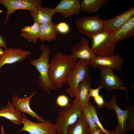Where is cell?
<instances>
[{"mask_svg":"<svg viewBox=\"0 0 134 134\" xmlns=\"http://www.w3.org/2000/svg\"><path fill=\"white\" fill-rule=\"evenodd\" d=\"M77 60L70 55L59 52L50 60L49 65L48 76L56 89H60L67 84L66 78Z\"/></svg>","mask_w":134,"mask_h":134,"instance_id":"6da1fadb","label":"cell"},{"mask_svg":"<svg viewBox=\"0 0 134 134\" xmlns=\"http://www.w3.org/2000/svg\"><path fill=\"white\" fill-rule=\"evenodd\" d=\"M42 53L37 59L31 60L30 65L34 66L39 73L38 82L40 87L47 94H50L51 91L56 89L49 79L48 76L49 59L51 50L43 44L40 46Z\"/></svg>","mask_w":134,"mask_h":134,"instance_id":"7a4b0ae2","label":"cell"},{"mask_svg":"<svg viewBox=\"0 0 134 134\" xmlns=\"http://www.w3.org/2000/svg\"><path fill=\"white\" fill-rule=\"evenodd\" d=\"M82 107L72 102L59 111L54 124L56 134H67L69 127L83 115Z\"/></svg>","mask_w":134,"mask_h":134,"instance_id":"3957f363","label":"cell"},{"mask_svg":"<svg viewBox=\"0 0 134 134\" xmlns=\"http://www.w3.org/2000/svg\"><path fill=\"white\" fill-rule=\"evenodd\" d=\"M89 61L79 59L67 76L66 81L69 87L66 92L70 97H75L80 84L89 76Z\"/></svg>","mask_w":134,"mask_h":134,"instance_id":"277c9868","label":"cell"},{"mask_svg":"<svg viewBox=\"0 0 134 134\" xmlns=\"http://www.w3.org/2000/svg\"><path fill=\"white\" fill-rule=\"evenodd\" d=\"M91 39V48L96 55L108 57L114 55L116 42L113 40L111 34L103 31Z\"/></svg>","mask_w":134,"mask_h":134,"instance_id":"5b68a950","label":"cell"},{"mask_svg":"<svg viewBox=\"0 0 134 134\" xmlns=\"http://www.w3.org/2000/svg\"><path fill=\"white\" fill-rule=\"evenodd\" d=\"M99 68L100 75V79L96 82L97 87L105 88L108 92L115 90H129L123 82L121 77L115 74L113 69L103 67Z\"/></svg>","mask_w":134,"mask_h":134,"instance_id":"8992f818","label":"cell"},{"mask_svg":"<svg viewBox=\"0 0 134 134\" xmlns=\"http://www.w3.org/2000/svg\"><path fill=\"white\" fill-rule=\"evenodd\" d=\"M76 24L78 32L91 38L104 30L103 20L97 15L79 18Z\"/></svg>","mask_w":134,"mask_h":134,"instance_id":"52a82bcc","label":"cell"},{"mask_svg":"<svg viewBox=\"0 0 134 134\" xmlns=\"http://www.w3.org/2000/svg\"><path fill=\"white\" fill-rule=\"evenodd\" d=\"M104 106L108 110H114L117 118L118 124L115 131H110L111 134H127V128L130 106L127 105L125 110L122 109L117 104L116 96L113 95L110 100L105 102Z\"/></svg>","mask_w":134,"mask_h":134,"instance_id":"ba28073f","label":"cell"},{"mask_svg":"<svg viewBox=\"0 0 134 134\" xmlns=\"http://www.w3.org/2000/svg\"><path fill=\"white\" fill-rule=\"evenodd\" d=\"M0 4L7 9L4 24L6 25L10 14L17 10H26L30 12L42 6L41 0H0Z\"/></svg>","mask_w":134,"mask_h":134,"instance_id":"9c48e42d","label":"cell"},{"mask_svg":"<svg viewBox=\"0 0 134 134\" xmlns=\"http://www.w3.org/2000/svg\"><path fill=\"white\" fill-rule=\"evenodd\" d=\"M21 119L23 126L19 132L26 131L29 134H56L54 124L48 120L34 123L28 119L24 114H22Z\"/></svg>","mask_w":134,"mask_h":134,"instance_id":"30bf717a","label":"cell"},{"mask_svg":"<svg viewBox=\"0 0 134 134\" xmlns=\"http://www.w3.org/2000/svg\"><path fill=\"white\" fill-rule=\"evenodd\" d=\"M124 61L122 56L117 54L111 56H96L89 61V65L94 68L103 67L121 71Z\"/></svg>","mask_w":134,"mask_h":134,"instance_id":"8fae6325","label":"cell"},{"mask_svg":"<svg viewBox=\"0 0 134 134\" xmlns=\"http://www.w3.org/2000/svg\"><path fill=\"white\" fill-rule=\"evenodd\" d=\"M31 54L30 51L24 50L19 48H5L4 54L0 57V72L4 65L23 61Z\"/></svg>","mask_w":134,"mask_h":134,"instance_id":"7c38bea8","label":"cell"},{"mask_svg":"<svg viewBox=\"0 0 134 134\" xmlns=\"http://www.w3.org/2000/svg\"><path fill=\"white\" fill-rule=\"evenodd\" d=\"M36 94V92H34L28 97L23 98H20L15 94L11 99L12 103L18 111L21 113L27 114L36 118L38 121L43 122L45 120L44 119L34 112L30 106L31 100Z\"/></svg>","mask_w":134,"mask_h":134,"instance_id":"4fadbf2b","label":"cell"},{"mask_svg":"<svg viewBox=\"0 0 134 134\" xmlns=\"http://www.w3.org/2000/svg\"><path fill=\"white\" fill-rule=\"evenodd\" d=\"M71 52L70 55L71 57L77 60L79 59L89 61L96 56L89 47L88 40L83 36L74 44Z\"/></svg>","mask_w":134,"mask_h":134,"instance_id":"5bb4252c","label":"cell"},{"mask_svg":"<svg viewBox=\"0 0 134 134\" xmlns=\"http://www.w3.org/2000/svg\"><path fill=\"white\" fill-rule=\"evenodd\" d=\"M134 17V7L110 19L103 20V31L112 33L129 20Z\"/></svg>","mask_w":134,"mask_h":134,"instance_id":"9a60e30c","label":"cell"},{"mask_svg":"<svg viewBox=\"0 0 134 134\" xmlns=\"http://www.w3.org/2000/svg\"><path fill=\"white\" fill-rule=\"evenodd\" d=\"M80 0H61L54 8L65 18L79 15L81 10Z\"/></svg>","mask_w":134,"mask_h":134,"instance_id":"2e32d148","label":"cell"},{"mask_svg":"<svg viewBox=\"0 0 134 134\" xmlns=\"http://www.w3.org/2000/svg\"><path fill=\"white\" fill-rule=\"evenodd\" d=\"M93 79L89 76L79 85L74 99L72 103L82 107L89 104L90 99L88 93L91 84Z\"/></svg>","mask_w":134,"mask_h":134,"instance_id":"e0dca14e","label":"cell"},{"mask_svg":"<svg viewBox=\"0 0 134 134\" xmlns=\"http://www.w3.org/2000/svg\"><path fill=\"white\" fill-rule=\"evenodd\" d=\"M34 22L39 24L47 23L52 22V18L56 13L54 8L42 6L30 12Z\"/></svg>","mask_w":134,"mask_h":134,"instance_id":"ac0fdd59","label":"cell"},{"mask_svg":"<svg viewBox=\"0 0 134 134\" xmlns=\"http://www.w3.org/2000/svg\"><path fill=\"white\" fill-rule=\"evenodd\" d=\"M111 34L113 40L116 42L133 36L134 35V17Z\"/></svg>","mask_w":134,"mask_h":134,"instance_id":"d6986e66","label":"cell"},{"mask_svg":"<svg viewBox=\"0 0 134 134\" xmlns=\"http://www.w3.org/2000/svg\"><path fill=\"white\" fill-rule=\"evenodd\" d=\"M39 25L40 31L38 39L41 42L50 41L56 39L58 32L56 24L52 22Z\"/></svg>","mask_w":134,"mask_h":134,"instance_id":"ffe728a7","label":"cell"},{"mask_svg":"<svg viewBox=\"0 0 134 134\" xmlns=\"http://www.w3.org/2000/svg\"><path fill=\"white\" fill-rule=\"evenodd\" d=\"M22 114L17 111L9 100L5 107L0 109V117L5 118L17 125L22 124L21 119Z\"/></svg>","mask_w":134,"mask_h":134,"instance_id":"44dd1931","label":"cell"},{"mask_svg":"<svg viewBox=\"0 0 134 134\" xmlns=\"http://www.w3.org/2000/svg\"><path fill=\"white\" fill-rule=\"evenodd\" d=\"M91 131L83 115L67 129V134H91Z\"/></svg>","mask_w":134,"mask_h":134,"instance_id":"7402d4cb","label":"cell"},{"mask_svg":"<svg viewBox=\"0 0 134 134\" xmlns=\"http://www.w3.org/2000/svg\"><path fill=\"white\" fill-rule=\"evenodd\" d=\"M39 31V25L34 22L32 25L24 27L21 30L20 35L27 39L28 42L35 44L38 39Z\"/></svg>","mask_w":134,"mask_h":134,"instance_id":"603a6c76","label":"cell"},{"mask_svg":"<svg viewBox=\"0 0 134 134\" xmlns=\"http://www.w3.org/2000/svg\"><path fill=\"white\" fill-rule=\"evenodd\" d=\"M108 2L107 0H82L80 3L81 10L89 13L96 12Z\"/></svg>","mask_w":134,"mask_h":134,"instance_id":"cb8c5ba5","label":"cell"},{"mask_svg":"<svg viewBox=\"0 0 134 134\" xmlns=\"http://www.w3.org/2000/svg\"><path fill=\"white\" fill-rule=\"evenodd\" d=\"M89 104L82 107L83 115L87 123L89 126L91 131L99 128L95 123L89 109Z\"/></svg>","mask_w":134,"mask_h":134,"instance_id":"d4e9b609","label":"cell"},{"mask_svg":"<svg viewBox=\"0 0 134 134\" xmlns=\"http://www.w3.org/2000/svg\"><path fill=\"white\" fill-rule=\"evenodd\" d=\"M89 109L93 118L98 128L101 131L107 134H111L110 131L105 130L102 126L98 116L95 107L90 102L89 103Z\"/></svg>","mask_w":134,"mask_h":134,"instance_id":"484cf974","label":"cell"},{"mask_svg":"<svg viewBox=\"0 0 134 134\" xmlns=\"http://www.w3.org/2000/svg\"><path fill=\"white\" fill-rule=\"evenodd\" d=\"M68 97L66 95L61 94L57 98L56 102L57 105L61 107H65L69 103Z\"/></svg>","mask_w":134,"mask_h":134,"instance_id":"4316f807","label":"cell"},{"mask_svg":"<svg viewBox=\"0 0 134 134\" xmlns=\"http://www.w3.org/2000/svg\"><path fill=\"white\" fill-rule=\"evenodd\" d=\"M134 106H130L129 116L127 124V129L128 131H132L134 129Z\"/></svg>","mask_w":134,"mask_h":134,"instance_id":"83f0119b","label":"cell"},{"mask_svg":"<svg viewBox=\"0 0 134 134\" xmlns=\"http://www.w3.org/2000/svg\"><path fill=\"white\" fill-rule=\"evenodd\" d=\"M56 28L58 32L62 34H66L70 31L69 25L65 22H61L57 24Z\"/></svg>","mask_w":134,"mask_h":134,"instance_id":"f1b7e54d","label":"cell"},{"mask_svg":"<svg viewBox=\"0 0 134 134\" xmlns=\"http://www.w3.org/2000/svg\"><path fill=\"white\" fill-rule=\"evenodd\" d=\"M94 101L99 108H101L104 106L105 101L103 98V95H99L97 96L94 98Z\"/></svg>","mask_w":134,"mask_h":134,"instance_id":"f546056e","label":"cell"},{"mask_svg":"<svg viewBox=\"0 0 134 134\" xmlns=\"http://www.w3.org/2000/svg\"><path fill=\"white\" fill-rule=\"evenodd\" d=\"M102 88L100 87H98L95 89L90 88L89 90L88 97L90 99L91 97L93 98L96 97L100 95L99 91Z\"/></svg>","mask_w":134,"mask_h":134,"instance_id":"4dcf8cb0","label":"cell"},{"mask_svg":"<svg viewBox=\"0 0 134 134\" xmlns=\"http://www.w3.org/2000/svg\"><path fill=\"white\" fill-rule=\"evenodd\" d=\"M7 42L3 36L0 34V47L5 48L7 47Z\"/></svg>","mask_w":134,"mask_h":134,"instance_id":"1f68e13d","label":"cell"},{"mask_svg":"<svg viewBox=\"0 0 134 134\" xmlns=\"http://www.w3.org/2000/svg\"><path fill=\"white\" fill-rule=\"evenodd\" d=\"M91 134H107L102 132L98 128L91 131Z\"/></svg>","mask_w":134,"mask_h":134,"instance_id":"d6a6232c","label":"cell"},{"mask_svg":"<svg viewBox=\"0 0 134 134\" xmlns=\"http://www.w3.org/2000/svg\"><path fill=\"white\" fill-rule=\"evenodd\" d=\"M4 50H3L0 47V57L2 56L4 54Z\"/></svg>","mask_w":134,"mask_h":134,"instance_id":"836d02e7","label":"cell"}]
</instances>
